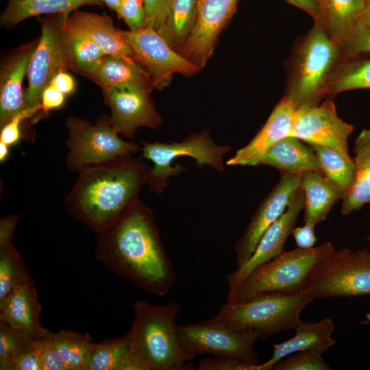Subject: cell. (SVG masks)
Listing matches in <instances>:
<instances>
[{
    "label": "cell",
    "mask_w": 370,
    "mask_h": 370,
    "mask_svg": "<svg viewBox=\"0 0 370 370\" xmlns=\"http://www.w3.org/2000/svg\"><path fill=\"white\" fill-rule=\"evenodd\" d=\"M96 234L95 256L114 274L157 296L173 289L175 271L152 210L138 198Z\"/></svg>",
    "instance_id": "6da1fadb"
},
{
    "label": "cell",
    "mask_w": 370,
    "mask_h": 370,
    "mask_svg": "<svg viewBox=\"0 0 370 370\" xmlns=\"http://www.w3.org/2000/svg\"><path fill=\"white\" fill-rule=\"evenodd\" d=\"M151 168L127 154L82 168L64 199L69 213L96 234L114 223L137 199Z\"/></svg>",
    "instance_id": "7a4b0ae2"
},
{
    "label": "cell",
    "mask_w": 370,
    "mask_h": 370,
    "mask_svg": "<svg viewBox=\"0 0 370 370\" xmlns=\"http://www.w3.org/2000/svg\"><path fill=\"white\" fill-rule=\"evenodd\" d=\"M134 319L127 333L130 356L138 370L189 369L195 356L182 347L175 319L178 302L153 305L144 300L133 304Z\"/></svg>",
    "instance_id": "3957f363"
},
{
    "label": "cell",
    "mask_w": 370,
    "mask_h": 370,
    "mask_svg": "<svg viewBox=\"0 0 370 370\" xmlns=\"http://www.w3.org/2000/svg\"><path fill=\"white\" fill-rule=\"evenodd\" d=\"M343 57L342 47L324 27H312L296 42L288 67L284 97L296 109L319 105L335 67Z\"/></svg>",
    "instance_id": "277c9868"
},
{
    "label": "cell",
    "mask_w": 370,
    "mask_h": 370,
    "mask_svg": "<svg viewBox=\"0 0 370 370\" xmlns=\"http://www.w3.org/2000/svg\"><path fill=\"white\" fill-rule=\"evenodd\" d=\"M308 291L291 294H262L239 301H227L214 319L231 328L254 332L264 340L284 330H295L302 321V310L313 299Z\"/></svg>",
    "instance_id": "5b68a950"
},
{
    "label": "cell",
    "mask_w": 370,
    "mask_h": 370,
    "mask_svg": "<svg viewBox=\"0 0 370 370\" xmlns=\"http://www.w3.org/2000/svg\"><path fill=\"white\" fill-rule=\"evenodd\" d=\"M334 251L330 242L310 249L297 247L255 268L234 291L228 292L227 301H239L267 293L291 294L304 290L310 271L321 260Z\"/></svg>",
    "instance_id": "8992f818"
},
{
    "label": "cell",
    "mask_w": 370,
    "mask_h": 370,
    "mask_svg": "<svg viewBox=\"0 0 370 370\" xmlns=\"http://www.w3.org/2000/svg\"><path fill=\"white\" fill-rule=\"evenodd\" d=\"M231 150L230 145L214 143L208 130L193 134L179 142H142V157L153 164L148 175L146 184L157 194L162 193L168 180L177 176L186 168L178 164L173 165L180 156L195 160L199 166H208L219 172L225 170L224 156Z\"/></svg>",
    "instance_id": "52a82bcc"
},
{
    "label": "cell",
    "mask_w": 370,
    "mask_h": 370,
    "mask_svg": "<svg viewBox=\"0 0 370 370\" xmlns=\"http://www.w3.org/2000/svg\"><path fill=\"white\" fill-rule=\"evenodd\" d=\"M71 12H62L42 18L41 36L27 70L28 86L24 92L25 108L41 110V96L60 72L72 71V58L66 28Z\"/></svg>",
    "instance_id": "ba28073f"
},
{
    "label": "cell",
    "mask_w": 370,
    "mask_h": 370,
    "mask_svg": "<svg viewBox=\"0 0 370 370\" xmlns=\"http://www.w3.org/2000/svg\"><path fill=\"white\" fill-rule=\"evenodd\" d=\"M304 290L314 298L370 295V252L336 250L314 266Z\"/></svg>",
    "instance_id": "9c48e42d"
},
{
    "label": "cell",
    "mask_w": 370,
    "mask_h": 370,
    "mask_svg": "<svg viewBox=\"0 0 370 370\" xmlns=\"http://www.w3.org/2000/svg\"><path fill=\"white\" fill-rule=\"evenodd\" d=\"M65 125L69 134L66 165L72 172L77 173L86 166L141 151L138 144L120 138L108 117L92 124L86 119L71 116Z\"/></svg>",
    "instance_id": "30bf717a"
},
{
    "label": "cell",
    "mask_w": 370,
    "mask_h": 370,
    "mask_svg": "<svg viewBox=\"0 0 370 370\" xmlns=\"http://www.w3.org/2000/svg\"><path fill=\"white\" fill-rule=\"evenodd\" d=\"M177 334L183 349L195 357L208 354L260 363L254 349L257 335L252 332L235 330L214 317L177 325Z\"/></svg>",
    "instance_id": "8fae6325"
},
{
    "label": "cell",
    "mask_w": 370,
    "mask_h": 370,
    "mask_svg": "<svg viewBox=\"0 0 370 370\" xmlns=\"http://www.w3.org/2000/svg\"><path fill=\"white\" fill-rule=\"evenodd\" d=\"M130 45L134 58L149 74L153 88L169 86L173 76H191L201 69L174 50L160 34L149 26L136 30H122Z\"/></svg>",
    "instance_id": "7c38bea8"
},
{
    "label": "cell",
    "mask_w": 370,
    "mask_h": 370,
    "mask_svg": "<svg viewBox=\"0 0 370 370\" xmlns=\"http://www.w3.org/2000/svg\"><path fill=\"white\" fill-rule=\"evenodd\" d=\"M354 129L338 116L334 101L326 99L315 106L296 109L291 136L308 145L330 148L352 160L347 140Z\"/></svg>",
    "instance_id": "4fadbf2b"
},
{
    "label": "cell",
    "mask_w": 370,
    "mask_h": 370,
    "mask_svg": "<svg viewBox=\"0 0 370 370\" xmlns=\"http://www.w3.org/2000/svg\"><path fill=\"white\" fill-rule=\"evenodd\" d=\"M238 0H197L195 22L180 54L203 69L212 56L218 37L236 9Z\"/></svg>",
    "instance_id": "5bb4252c"
},
{
    "label": "cell",
    "mask_w": 370,
    "mask_h": 370,
    "mask_svg": "<svg viewBox=\"0 0 370 370\" xmlns=\"http://www.w3.org/2000/svg\"><path fill=\"white\" fill-rule=\"evenodd\" d=\"M102 90L111 111L109 123L119 135L132 139L138 127L156 129L162 124L150 95L151 89L126 87Z\"/></svg>",
    "instance_id": "9a60e30c"
},
{
    "label": "cell",
    "mask_w": 370,
    "mask_h": 370,
    "mask_svg": "<svg viewBox=\"0 0 370 370\" xmlns=\"http://www.w3.org/2000/svg\"><path fill=\"white\" fill-rule=\"evenodd\" d=\"M301 175L281 173L275 186L260 202L235 245L236 269L241 267L255 251L266 230L285 211L300 187Z\"/></svg>",
    "instance_id": "2e32d148"
},
{
    "label": "cell",
    "mask_w": 370,
    "mask_h": 370,
    "mask_svg": "<svg viewBox=\"0 0 370 370\" xmlns=\"http://www.w3.org/2000/svg\"><path fill=\"white\" fill-rule=\"evenodd\" d=\"M304 193L299 187L292 196L284 213L263 233L248 260L241 267L227 275L228 292L237 288L255 268L284 251V245L295 227L298 216L304 208Z\"/></svg>",
    "instance_id": "e0dca14e"
},
{
    "label": "cell",
    "mask_w": 370,
    "mask_h": 370,
    "mask_svg": "<svg viewBox=\"0 0 370 370\" xmlns=\"http://www.w3.org/2000/svg\"><path fill=\"white\" fill-rule=\"evenodd\" d=\"M296 108L284 96L275 106L265 123L245 146L239 149L225 164H262L268 151L283 138L291 136Z\"/></svg>",
    "instance_id": "ac0fdd59"
},
{
    "label": "cell",
    "mask_w": 370,
    "mask_h": 370,
    "mask_svg": "<svg viewBox=\"0 0 370 370\" xmlns=\"http://www.w3.org/2000/svg\"><path fill=\"white\" fill-rule=\"evenodd\" d=\"M38 40L17 48L1 64L0 128L25 109L22 84Z\"/></svg>",
    "instance_id": "d6986e66"
},
{
    "label": "cell",
    "mask_w": 370,
    "mask_h": 370,
    "mask_svg": "<svg viewBox=\"0 0 370 370\" xmlns=\"http://www.w3.org/2000/svg\"><path fill=\"white\" fill-rule=\"evenodd\" d=\"M41 309L32 278L16 287L0 306V321L32 339H40L48 331L40 322Z\"/></svg>",
    "instance_id": "ffe728a7"
},
{
    "label": "cell",
    "mask_w": 370,
    "mask_h": 370,
    "mask_svg": "<svg viewBox=\"0 0 370 370\" xmlns=\"http://www.w3.org/2000/svg\"><path fill=\"white\" fill-rule=\"evenodd\" d=\"M295 330L293 337L273 345L271 357L266 362L259 363L256 370H271L280 360L298 352L312 349L323 354L336 343L331 336L334 323L330 318H323L318 322L301 321Z\"/></svg>",
    "instance_id": "44dd1931"
},
{
    "label": "cell",
    "mask_w": 370,
    "mask_h": 370,
    "mask_svg": "<svg viewBox=\"0 0 370 370\" xmlns=\"http://www.w3.org/2000/svg\"><path fill=\"white\" fill-rule=\"evenodd\" d=\"M67 25L92 39L106 55L135 60L122 30L114 27L110 16L77 9L70 14Z\"/></svg>",
    "instance_id": "7402d4cb"
},
{
    "label": "cell",
    "mask_w": 370,
    "mask_h": 370,
    "mask_svg": "<svg viewBox=\"0 0 370 370\" xmlns=\"http://www.w3.org/2000/svg\"><path fill=\"white\" fill-rule=\"evenodd\" d=\"M300 188L305 197L304 223L312 226L323 221L345 192L323 174L306 171L301 175Z\"/></svg>",
    "instance_id": "603a6c76"
},
{
    "label": "cell",
    "mask_w": 370,
    "mask_h": 370,
    "mask_svg": "<svg viewBox=\"0 0 370 370\" xmlns=\"http://www.w3.org/2000/svg\"><path fill=\"white\" fill-rule=\"evenodd\" d=\"M16 224L12 218L0 221V306L16 287L32 279L14 245Z\"/></svg>",
    "instance_id": "cb8c5ba5"
},
{
    "label": "cell",
    "mask_w": 370,
    "mask_h": 370,
    "mask_svg": "<svg viewBox=\"0 0 370 370\" xmlns=\"http://www.w3.org/2000/svg\"><path fill=\"white\" fill-rule=\"evenodd\" d=\"M101 89L138 88L153 89L151 79L143 67L134 60L105 55L88 77Z\"/></svg>",
    "instance_id": "d4e9b609"
},
{
    "label": "cell",
    "mask_w": 370,
    "mask_h": 370,
    "mask_svg": "<svg viewBox=\"0 0 370 370\" xmlns=\"http://www.w3.org/2000/svg\"><path fill=\"white\" fill-rule=\"evenodd\" d=\"M262 164L273 167L281 173L302 175L311 171L321 173L312 148L293 136L283 138L272 147Z\"/></svg>",
    "instance_id": "484cf974"
},
{
    "label": "cell",
    "mask_w": 370,
    "mask_h": 370,
    "mask_svg": "<svg viewBox=\"0 0 370 370\" xmlns=\"http://www.w3.org/2000/svg\"><path fill=\"white\" fill-rule=\"evenodd\" d=\"M319 23L343 49L367 5L365 0H318Z\"/></svg>",
    "instance_id": "4316f807"
},
{
    "label": "cell",
    "mask_w": 370,
    "mask_h": 370,
    "mask_svg": "<svg viewBox=\"0 0 370 370\" xmlns=\"http://www.w3.org/2000/svg\"><path fill=\"white\" fill-rule=\"evenodd\" d=\"M354 153V182L341 200V211L345 216L370 204V128L362 130L358 134Z\"/></svg>",
    "instance_id": "83f0119b"
},
{
    "label": "cell",
    "mask_w": 370,
    "mask_h": 370,
    "mask_svg": "<svg viewBox=\"0 0 370 370\" xmlns=\"http://www.w3.org/2000/svg\"><path fill=\"white\" fill-rule=\"evenodd\" d=\"M86 5H95L92 0H8L1 14V25L12 27L21 21L42 14L70 12Z\"/></svg>",
    "instance_id": "f1b7e54d"
},
{
    "label": "cell",
    "mask_w": 370,
    "mask_h": 370,
    "mask_svg": "<svg viewBox=\"0 0 370 370\" xmlns=\"http://www.w3.org/2000/svg\"><path fill=\"white\" fill-rule=\"evenodd\" d=\"M363 88L370 89V54L343 57L330 76L325 96Z\"/></svg>",
    "instance_id": "f546056e"
},
{
    "label": "cell",
    "mask_w": 370,
    "mask_h": 370,
    "mask_svg": "<svg viewBox=\"0 0 370 370\" xmlns=\"http://www.w3.org/2000/svg\"><path fill=\"white\" fill-rule=\"evenodd\" d=\"M197 5V0H171L164 23L158 31L167 43L180 53L193 28Z\"/></svg>",
    "instance_id": "4dcf8cb0"
},
{
    "label": "cell",
    "mask_w": 370,
    "mask_h": 370,
    "mask_svg": "<svg viewBox=\"0 0 370 370\" xmlns=\"http://www.w3.org/2000/svg\"><path fill=\"white\" fill-rule=\"evenodd\" d=\"M130 352L127 334L93 343L84 370H129Z\"/></svg>",
    "instance_id": "1f68e13d"
},
{
    "label": "cell",
    "mask_w": 370,
    "mask_h": 370,
    "mask_svg": "<svg viewBox=\"0 0 370 370\" xmlns=\"http://www.w3.org/2000/svg\"><path fill=\"white\" fill-rule=\"evenodd\" d=\"M46 336L56 347L67 370H84L94 343L89 334L48 330Z\"/></svg>",
    "instance_id": "d6a6232c"
},
{
    "label": "cell",
    "mask_w": 370,
    "mask_h": 370,
    "mask_svg": "<svg viewBox=\"0 0 370 370\" xmlns=\"http://www.w3.org/2000/svg\"><path fill=\"white\" fill-rule=\"evenodd\" d=\"M66 28L71 52L72 71L88 78L106 54L92 39L69 27L67 22Z\"/></svg>",
    "instance_id": "836d02e7"
},
{
    "label": "cell",
    "mask_w": 370,
    "mask_h": 370,
    "mask_svg": "<svg viewBox=\"0 0 370 370\" xmlns=\"http://www.w3.org/2000/svg\"><path fill=\"white\" fill-rule=\"evenodd\" d=\"M309 145L317 156L322 174L339 186L345 194L354 182L353 159H347L339 153L326 147Z\"/></svg>",
    "instance_id": "e575fe53"
},
{
    "label": "cell",
    "mask_w": 370,
    "mask_h": 370,
    "mask_svg": "<svg viewBox=\"0 0 370 370\" xmlns=\"http://www.w3.org/2000/svg\"><path fill=\"white\" fill-rule=\"evenodd\" d=\"M35 341L0 321V369L12 370L16 358Z\"/></svg>",
    "instance_id": "d590c367"
},
{
    "label": "cell",
    "mask_w": 370,
    "mask_h": 370,
    "mask_svg": "<svg viewBox=\"0 0 370 370\" xmlns=\"http://www.w3.org/2000/svg\"><path fill=\"white\" fill-rule=\"evenodd\" d=\"M322 353L306 350L290 354L274 365L271 370H330Z\"/></svg>",
    "instance_id": "8d00e7d4"
},
{
    "label": "cell",
    "mask_w": 370,
    "mask_h": 370,
    "mask_svg": "<svg viewBox=\"0 0 370 370\" xmlns=\"http://www.w3.org/2000/svg\"><path fill=\"white\" fill-rule=\"evenodd\" d=\"M343 57L370 54V25L358 21L343 47Z\"/></svg>",
    "instance_id": "74e56055"
},
{
    "label": "cell",
    "mask_w": 370,
    "mask_h": 370,
    "mask_svg": "<svg viewBox=\"0 0 370 370\" xmlns=\"http://www.w3.org/2000/svg\"><path fill=\"white\" fill-rule=\"evenodd\" d=\"M116 14L119 18L123 19L130 30L143 27L145 18L144 0H122Z\"/></svg>",
    "instance_id": "f35d334b"
},
{
    "label": "cell",
    "mask_w": 370,
    "mask_h": 370,
    "mask_svg": "<svg viewBox=\"0 0 370 370\" xmlns=\"http://www.w3.org/2000/svg\"><path fill=\"white\" fill-rule=\"evenodd\" d=\"M259 364V363H258ZM258 364L230 357H214L202 358L197 367L198 370H256Z\"/></svg>",
    "instance_id": "ab89813d"
},
{
    "label": "cell",
    "mask_w": 370,
    "mask_h": 370,
    "mask_svg": "<svg viewBox=\"0 0 370 370\" xmlns=\"http://www.w3.org/2000/svg\"><path fill=\"white\" fill-rule=\"evenodd\" d=\"M40 110L38 109L25 108L0 128V141L12 146L21 138V125L27 119L33 117Z\"/></svg>",
    "instance_id": "60d3db41"
},
{
    "label": "cell",
    "mask_w": 370,
    "mask_h": 370,
    "mask_svg": "<svg viewBox=\"0 0 370 370\" xmlns=\"http://www.w3.org/2000/svg\"><path fill=\"white\" fill-rule=\"evenodd\" d=\"M171 0H144L145 18L144 26H149L157 32L166 19Z\"/></svg>",
    "instance_id": "b9f144b4"
},
{
    "label": "cell",
    "mask_w": 370,
    "mask_h": 370,
    "mask_svg": "<svg viewBox=\"0 0 370 370\" xmlns=\"http://www.w3.org/2000/svg\"><path fill=\"white\" fill-rule=\"evenodd\" d=\"M42 338L36 340L14 360L12 370H41Z\"/></svg>",
    "instance_id": "7bdbcfd3"
},
{
    "label": "cell",
    "mask_w": 370,
    "mask_h": 370,
    "mask_svg": "<svg viewBox=\"0 0 370 370\" xmlns=\"http://www.w3.org/2000/svg\"><path fill=\"white\" fill-rule=\"evenodd\" d=\"M46 334L42 337L41 370H67L60 354Z\"/></svg>",
    "instance_id": "ee69618b"
},
{
    "label": "cell",
    "mask_w": 370,
    "mask_h": 370,
    "mask_svg": "<svg viewBox=\"0 0 370 370\" xmlns=\"http://www.w3.org/2000/svg\"><path fill=\"white\" fill-rule=\"evenodd\" d=\"M66 95L50 84L45 88L41 96V110L45 114L61 108L65 101Z\"/></svg>",
    "instance_id": "f6af8a7d"
},
{
    "label": "cell",
    "mask_w": 370,
    "mask_h": 370,
    "mask_svg": "<svg viewBox=\"0 0 370 370\" xmlns=\"http://www.w3.org/2000/svg\"><path fill=\"white\" fill-rule=\"evenodd\" d=\"M314 226L305 223L303 226L295 227L293 232L297 247L310 249L314 247L317 237L314 231Z\"/></svg>",
    "instance_id": "bcb514c9"
},
{
    "label": "cell",
    "mask_w": 370,
    "mask_h": 370,
    "mask_svg": "<svg viewBox=\"0 0 370 370\" xmlns=\"http://www.w3.org/2000/svg\"><path fill=\"white\" fill-rule=\"evenodd\" d=\"M51 85L65 95H69L75 89V81L66 71L60 72L52 80Z\"/></svg>",
    "instance_id": "7dc6e473"
},
{
    "label": "cell",
    "mask_w": 370,
    "mask_h": 370,
    "mask_svg": "<svg viewBox=\"0 0 370 370\" xmlns=\"http://www.w3.org/2000/svg\"><path fill=\"white\" fill-rule=\"evenodd\" d=\"M288 3L293 5L308 13L313 19L314 22L319 18V2L318 0H285Z\"/></svg>",
    "instance_id": "c3c4849f"
},
{
    "label": "cell",
    "mask_w": 370,
    "mask_h": 370,
    "mask_svg": "<svg viewBox=\"0 0 370 370\" xmlns=\"http://www.w3.org/2000/svg\"><path fill=\"white\" fill-rule=\"evenodd\" d=\"M95 5H101L105 3L109 9L114 10L116 13L119 10L122 0H92Z\"/></svg>",
    "instance_id": "681fc988"
},
{
    "label": "cell",
    "mask_w": 370,
    "mask_h": 370,
    "mask_svg": "<svg viewBox=\"0 0 370 370\" xmlns=\"http://www.w3.org/2000/svg\"><path fill=\"white\" fill-rule=\"evenodd\" d=\"M10 146L0 141V162H4L10 153Z\"/></svg>",
    "instance_id": "f907efd6"
},
{
    "label": "cell",
    "mask_w": 370,
    "mask_h": 370,
    "mask_svg": "<svg viewBox=\"0 0 370 370\" xmlns=\"http://www.w3.org/2000/svg\"><path fill=\"white\" fill-rule=\"evenodd\" d=\"M359 21L370 25V3L366 5Z\"/></svg>",
    "instance_id": "816d5d0a"
},
{
    "label": "cell",
    "mask_w": 370,
    "mask_h": 370,
    "mask_svg": "<svg viewBox=\"0 0 370 370\" xmlns=\"http://www.w3.org/2000/svg\"><path fill=\"white\" fill-rule=\"evenodd\" d=\"M362 324L370 325V313L366 314V319L361 323Z\"/></svg>",
    "instance_id": "f5cc1de1"
},
{
    "label": "cell",
    "mask_w": 370,
    "mask_h": 370,
    "mask_svg": "<svg viewBox=\"0 0 370 370\" xmlns=\"http://www.w3.org/2000/svg\"><path fill=\"white\" fill-rule=\"evenodd\" d=\"M366 3H367V5L370 3V0H365Z\"/></svg>",
    "instance_id": "db71d44e"
}]
</instances>
